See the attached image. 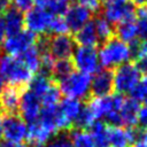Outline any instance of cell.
<instances>
[{
  "label": "cell",
  "mask_w": 147,
  "mask_h": 147,
  "mask_svg": "<svg viewBox=\"0 0 147 147\" xmlns=\"http://www.w3.org/2000/svg\"><path fill=\"white\" fill-rule=\"evenodd\" d=\"M99 62L106 70L116 69L127 63L132 57V47L122 40L113 37L105 41L98 51Z\"/></svg>",
  "instance_id": "obj_1"
},
{
  "label": "cell",
  "mask_w": 147,
  "mask_h": 147,
  "mask_svg": "<svg viewBox=\"0 0 147 147\" xmlns=\"http://www.w3.org/2000/svg\"><path fill=\"white\" fill-rule=\"evenodd\" d=\"M0 78L10 86L26 90L33 78V74L18 57L5 55L0 59Z\"/></svg>",
  "instance_id": "obj_2"
},
{
  "label": "cell",
  "mask_w": 147,
  "mask_h": 147,
  "mask_svg": "<svg viewBox=\"0 0 147 147\" xmlns=\"http://www.w3.org/2000/svg\"><path fill=\"white\" fill-rule=\"evenodd\" d=\"M91 82L92 77L90 75L74 71L68 77L59 82V88L61 94L70 99L82 100L86 99L91 94Z\"/></svg>",
  "instance_id": "obj_3"
},
{
  "label": "cell",
  "mask_w": 147,
  "mask_h": 147,
  "mask_svg": "<svg viewBox=\"0 0 147 147\" xmlns=\"http://www.w3.org/2000/svg\"><path fill=\"white\" fill-rule=\"evenodd\" d=\"M141 80V70L136 63H125L113 72V85L117 94L131 93Z\"/></svg>",
  "instance_id": "obj_4"
},
{
  "label": "cell",
  "mask_w": 147,
  "mask_h": 147,
  "mask_svg": "<svg viewBox=\"0 0 147 147\" xmlns=\"http://www.w3.org/2000/svg\"><path fill=\"white\" fill-rule=\"evenodd\" d=\"M124 98L121 94H109L106 96H93L86 103L95 121L106 118L113 111H119Z\"/></svg>",
  "instance_id": "obj_5"
},
{
  "label": "cell",
  "mask_w": 147,
  "mask_h": 147,
  "mask_svg": "<svg viewBox=\"0 0 147 147\" xmlns=\"http://www.w3.org/2000/svg\"><path fill=\"white\" fill-rule=\"evenodd\" d=\"M72 63L74 67L78 69L79 72L86 75H94L99 71L100 62L99 55L95 47H82L78 46L75 48L72 54Z\"/></svg>",
  "instance_id": "obj_6"
},
{
  "label": "cell",
  "mask_w": 147,
  "mask_h": 147,
  "mask_svg": "<svg viewBox=\"0 0 147 147\" xmlns=\"http://www.w3.org/2000/svg\"><path fill=\"white\" fill-rule=\"evenodd\" d=\"M28 125L18 114L2 116V137L7 142L22 144L26 139Z\"/></svg>",
  "instance_id": "obj_7"
},
{
  "label": "cell",
  "mask_w": 147,
  "mask_h": 147,
  "mask_svg": "<svg viewBox=\"0 0 147 147\" xmlns=\"http://www.w3.org/2000/svg\"><path fill=\"white\" fill-rule=\"evenodd\" d=\"M37 39H38L37 34H34L28 30H23L17 34L7 36V38L2 42L1 47L5 51L6 55L17 57L22 53H24L25 51H28L29 48L34 46L37 42Z\"/></svg>",
  "instance_id": "obj_8"
},
{
  "label": "cell",
  "mask_w": 147,
  "mask_h": 147,
  "mask_svg": "<svg viewBox=\"0 0 147 147\" xmlns=\"http://www.w3.org/2000/svg\"><path fill=\"white\" fill-rule=\"evenodd\" d=\"M53 15L44 8H31L24 15V26L34 34H46L49 30Z\"/></svg>",
  "instance_id": "obj_9"
},
{
  "label": "cell",
  "mask_w": 147,
  "mask_h": 147,
  "mask_svg": "<svg viewBox=\"0 0 147 147\" xmlns=\"http://www.w3.org/2000/svg\"><path fill=\"white\" fill-rule=\"evenodd\" d=\"M136 9L130 2H118L106 0L102 9V17L111 24H119L124 21L134 18Z\"/></svg>",
  "instance_id": "obj_10"
},
{
  "label": "cell",
  "mask_w": 147,
  "mask_h": 147,
  "mask_svg": "<svg viewBox=\"0 0 147 147\" xmlns=\"http://www.w3.org/2000/svg\"><path fill=\"white\" fill-rule=\"evenodd\" d=\"M47 51L54 60L71 59L75 51V41L68 34L49 36Z\"/></svg>",
  "instance_id": "obj_11"
},
{
  "label": "cell",
  "mask_w": 147,
  "mask_h": 147,
  "mask_svg": "<svg viewBox=\"0 0 147 147\" xmlns=\"http://www.w3.org/2000/svg\"><path fill=\"white\" fill-rule=\"evenodd\" d=\"M20 116L26 123H32L38 119L41 111V101L40 99L33 94L30 90H25L21 96L20 107H18Z\"/></svg>",
  "instance_id": "obj_12"
},
{
  "label": "cell",
  "mask_w": 147,
  "mask_h": 147,
  "mask_svg": "<svg viewBox=\"0 0 147 147\" xmlns=\"http://www.w3.org/2000/svg\"><path fill=\"white\" fill-rule=\"evenodd\" d=\"M138 137V132L133 127L109 126L107 131L108 147H131Z\"/></svg>",
  "instance_id": "obj_13"
},
{
  "label": "cell",
  "mask_w": 147,
  "mask_h": 147,
  "mask_svg": "<svg viewBox=\"0 0 147 147\" xmlns=\"http://www.w3.org/2000/svg\"><path fill=\"white\" fill-rule=\"evenodd\" d=\"M91 18H92V11H90L87 8L78 3H74L69 6V8L64 14V21L68 25L69 31H72L75 33L78 30H80L85 24L91 22Z\"/></svg>",
  "instance_id": "obj_14"
},
{
  "label": "cell",
  "mask_w": 147,
  "mask_h": 147,
  "mask_svg": "<svg viewBox=\"0 0 147 147\" xmlns=\"http://www.w3.org/2000/svg\"><path fill=\"white\" fill-rule=\"evenodd\" d=\"M25 90L15 86H3L0 91V111L5 115L17 114L21 96Z\"/></svg>",
  "instance_id": "obj_15"
},
{
  "label": "cell",
  "mask_w": 147,
  "mask_h": 147,
  "mask_svg": "<svg viewBox=\"0 0 147 147\" xmlns=\"http://www.w3.org/2000/svg\"><path fill=\"white\" fill-rule=\"evenodd\" d=\"M114 90L113 72L110 70H99L94 74L91 82V93L93 96H106L111 94Z\"/></svg>",
  "instance_id": "obj_16"
},
{
  "label": "cell",
  "mask_w": 147,
  "mask_h": 147,
  "mask_svg": "<svg viewBox=\"0 0 147 147\" xmlns=\"http://www.w3.org/2000/svg\"><path fill=\"white\" fill-rule=\"evenodd\" d=\"M54 136L39 119L32 122L28 126V133H26V140L34 147H41L44 146L51 137Z\"/></svg>",
  "instance_id": "obj_17"
},
{
  "label": "cell",
  "mask_w": 147,
  "mask_h": 147,
  "mask_svg": "<svg viewBox=\"0 0 147 147\" xmlns=\"http://www.w3.org/2000/svg\"><path fill=\"white\" fill-rule=\"evenodd\" d=\"M139 109H140V105L137 100H134L133 98L124 99L122 107L119 109L122 125H125L126 127H133L134 125H137Z\"/></svg>",
  "instance_id": "obj_18"
},
{
  "label": "cell",
  "mask_w": 147,
  "mask_h": 147,
  "mask_svg": "<svg viewBox=\"0 0 147 147\" xmlns=\"http://www.w3.org/2000/svg\"><path fill=\"white\" fill-rule=\"evenodd\" d=\"M3 21H5L7 36L17 34L21 31H23V28H24V15L16 7H10L5 13Z\"/></svg>",
  "instance_id": "obj_19"
},
{
  "label": "cell",
  "mask_w": 147,
  "mask_h": 147,
  "mask_svg": "<svg viewBox=\"0 0 147 147\" xmlns=\"http://www.w3.org/2000/svg\"><path fill=\"white\" fill-rule=\"evenodd\" d=\"M115 34H116L117 39L122 40L123 42H125L127 45L134 44L137 41V39L139 38L136 20L132 18V20H127V21H124V22L117 24L115 28Z\"/></svg>",
  "instance_id": "obj_20"
},
{
  "label": "cell",
  "mask_w": 147,
  "mask_h": 147,
  "mask_svg": "<svg viewBox=\"0 0 147 147\" xmlns=\"http://www.w3.org/2000/svg\"><path fill=\"white\" fill-rule=\"evenodd\" d=\"M74 41L82 47H95L99 44V38L94 28V23L91 21L85 24L80 30H78L75 33Z\"/></svg>",
  "instance_id": "obj_21"
},
{
  "label": "cell",
  "mask_w": 147,
  "mask_h": 147,
  "mask_svg": "<svg viewBox=\"0 0 147 147\" xmlns=\"http://www.w3.org/2000/svg\"><path fill=\"white\" fill-rule=\"evenodd\" d=\"M59 107H60L62 115L65 117V119L74 126V123L77 119V117L79 116L84 105L80 102V100L65 98L64 100H62L59 103Z\"/></svg>",
  "instance_id": "obj_22"
},
{
  "label": "cell",
  "mask_w": 147,
  "mask_h": 147,
  "mask_svg": "<svg viewBox=\"0 0 147 147\" xmlns=\"http://www.w3.org/2000/svg\"><path fill=\"white\" fill-rule=\"evenodd\" d=\"M20 61L34 75L39 72L40 69V52L38 51L37 46H32L24 53H22L20 56H17Z\"/></svg>",
  "instance_id": "obj_23"
},
{
  "label": "cell",
  "mask_w": 147,
  "mask_h": 147,
  "mask_svg": "<svg viewBox=\"0 0 147 147\" xmlns=\"http://www.w3.org/2000/svg\"><path fill=\"white\" fill-rule=\"evenodd\" d=\"M72 147H96L90 131L83 129H71L69 131Z\"/></svg>",
  "instance_id": "obj_24"
},
{
  "label": "cell",
  "mask_w": 147,
  "mask_h": 147,
  "mask_svg": "<svg viewBox=\"0 0 147 147\" xmlns=\"http://www.w3.org/2000/svg\"><path fill=\"white\" fill-rule=\"evenodd\" d=\"M74 63L71 59H65V60H55L52 69V78L59 83L60 80L64 79L68 77L70 74L74 72Z\"/></svg>",
  "instance_id": "obj_25"
},
{
  "label": "cell",
  "mask_w": 147,
  "mask_h": 147,
  "mask_svg": "<svg viewBox=\"0 0 147 147\" xmlns=\"http://www.w3.org/2000/svg\"><path fill=\"white\" fill-rule=\"evenodd\" d=\"M93 23H94V28H95L99 41L105 42V41H107V40H109L114 37L115 28L106 18H103L102 16H99L93 21Z\"/></svg>",
  "instance_id": "obj_26"
},
{
  "label": "cell",
  "mask_w": 147,
  "mask_h": 147,
  "mask_svg": "<svg viewBox=\"0 0 147 147\" xmlns=\"http://www.w3.org/2000/svg\"><path fill=\"white\" fill-rule=\"evenodd\" d=\"M88 130L96 147H108V142H107L108 125L106 123L101 121H96Z\"/></svg>",
  "instance_id": "obj_27"
},
{
  "label": "cell",
  "mask_w": 147,
  "mask_h": 147,
  "mask_svg": "<svg viewBox=\"0 0 147 147\" xmlns=\"http://www.w3.org/2000/svg\"><path fill=\"white\" fill-rule=\"evenodd\" d=\"M40 101H41V106H44V107H53V106H57L60 103L61 92H60L59 85L55 80L52 83V85L46 91V93L41 96Z\"/></svg>",
  "instance_id": "obj_28"
},
{
  "label": "cell",
  "mask_w": 147,
  "mask_h": 147,
  "mask_svg": "<svg viewBox=\"0 0 147 147\" xmlns=\"http://www.w3.org/2000/svg\"><path fill=\"white\" fill-rule=\"evenodd\" d=\"M132 57L136 59V64L142 71L147 72V40H142L132 48Z\"/></svg>",
  "instance_id": "obj_29"
},
{
  "label": "cell",
  "mask_w": 147,
  "mask_h": 147,
  "mask_svg": "<svg viewBox=\"0 0 147 147\" xmlns=\"http://www.w3.org/2000/svg\"><path fill=\"white\" fill-rule=\"evenodd\" d=\"M136 16L139 38H141L142 40H147V5L139 7L136 11Z\"/></svg>",
  "instance_id": "obj_30"
},
{
  "label": "cell",
  "mask_w": 147,
  "mask_h": 147,
  "mask_svg": "<svg viewBox=\"0 0 147 147\" xmlns=\"http://www.w3.org/2000/svg\"><path fill=\"white\" fill-rule=\"evenodd\" d=\"M44 147H72L69 132H60L49 139Z\"/></svg>",
  "instance_id": "obj_31"
},
{
  "label": "cell",
  "mask_w": 147,
  "mask_h": 147,
  "mask_svg": "<svg viewBox=\"0 0 147 147\" xmlns=\"http://www.w3.org/2000/svg\"><path fill=\"white\" fill-rule=\"evenodd\" d=\"M48 32L54 33V36L67 34L69 32V29H68V25L64 21V17L63 16H53Z\"/></svg>",
  "instance_id": "obj_32"
},
{
  "label": "cell",
  "mask_w": 147,
  "mask_h": 147,
  "mask_svg": "<svg viewBox=\"0 0 147 147\" xmlns=\"http://www.w3.org/2000/svg\"><path fill=\"white\" fill-rule=\"evenodd\" d=\"M130 94L131 98L138 102H144L145 106H147V78L141 79Z\"/></svg>",
  "instance_id": "obj_33"
},
{
  "label": "cell",
  "mask_w": 147,
  "mask_h": 147,
  "mask_svg": "<svg viewBox=\"0 0 147 147\" xmlns=\"http://www.w3.org/2000/svg\"><path fill=\"white\" fill-rule=\"evenodd\" d=\"M69 0H51L47 8L53 16H62L69 8Z\"/></svg>",
  "instance_id": "obj_34"
},
{
  "label": "cell",
  "mask_w": 147,
  "mask_h": 147,
  "mask_svg": "<svg viewBox=\"0 0 147 147\" xmlns=\"http://www.w3.org/2000/svg\"><path fill=\"white\" fill-rule=\"evenodd\" d=\"M78 5L87 8L90 11H98L102 7L103 0H76Z\"/></svg>",
  "instance_id": "obj_35"
},
{
  "label": "cell",
  "mask_w": 147,
  "mask_h": 147,
  "mask_svg": "<svg viewBox=\"0 0 147 147\" xmlns=\"http://www.w3.org/2000/svg\"><path fill=\"white\" fill-rule=\"evenodd\" d=\"M137 124L144 129L147 130V106L140 107L139 113H138V118H137Z\"/></svg>",
  "instance_id": "obj_36"
},
{
  "label": "cell",
  "mask_w": 147,
  "mask_h": 147,
  "mask_svg": "<svg viewBox=\"0 0 147 147\" xmlns=\"http://www.w3.org/2000/svg\"><path fill=\"white\" fill-rule=\"evenodd\" d=\"M15 7L21 10V11H28L29 9H31V6L33 3V0H14Z\"/></svg>",
  "instance_id": "obj_37"
},
{
  "label": "cell",
  "mask_w": 147,
  "mask_h": 147,
  "mask_svg": "<svg viewBox=\"0 0 147 147\" xmlns=\"http://www.w3.org/2000/svg\"><path fill=\"white\" fill-rule=\"evenodd\" d=\"M6 26H5V21H3V17L0 16V47L2 45V42L5 41L6 39Z\"/></svg>",
  "instance_id": "obj_38"
},
{
  "label": "cell",
  "mask_w": 147,
  "mask_h": 147,
  "mask_svg": "<svg viewBox=\"0 0 147 147\" xmlns=\"http://www.w3.org/2000/svg\"><path fill=\"white\" fill-rule=\"evenodd\" d=\"M10 8V0H0V15L5 14Z\"/></svg>",
  "instance_id": "obj_39"
},
{
  "label": "cell",
  "mask_w": 147,
  "mask_h": 147,
  "mask_svg": "<svg viewBox=\"0 0 147 147\" xmlns=\"http://www.w3.org/2000/svg\"><path fill=\"white\" fill-rule=\"evenodd\" d=\"M0 147H29L28 145L25 144H11V142H7V141H3L0 144Z\"/></svg>",
  "instance_id": "obj_40"
},
{
  "label": "cell",
  "mask_w": 147,
  "mask_h": 147,
  "mask_svg": "<svg viewBox=\"0 0 147 147\" xmlns=\"http://www.w3.org/2000/svg\"><path fill=\"white\" fill-rule=\"evenodd\" d=\"M49 1H51V0H33V3H34L38 8H44V9H45V7L48 6Z\"/></svg>",
  "instance_id": "obj_41"
},
{
  "label": "cell",
  "mask_w": 147,
  "mask_h": 147,
  "mask_svg": "<svg viewBox=\"0 0 147 147\" xmlns=\"http://www.w3.org/2000/svg\"><path fill=\"white\" fill-rule=\"evenodd\" d=\"M132 3L138 7H141V6L147 5V0H132Z\"/></svg>",
  "instance_id": "obj_42"
},
{
  "label": "cell",
  "mask_w": 147,
  "mask_h": 147,
  "mask_svg": "<svg viewBox=\"0 0 147 147\" xmlns=\"http://www.w3.org/2000/svg\"><path fill=\"white\" fill-rule=\"evenodd\" d=\"M132 147H147V145L141 140V141H136V142L132 145Z\"/></svg>",
  "instance_id": "obj_43"
},
{
  "label": "cell",
  "mask_w": 147,
  "mask_h": 147,
  "mask_svg": "<svg viewBox=\"0 0 147 147\" xmlns=\"http://www.w3.org/2000/svg\"><path fill=\"white\" fill-rule=\"evenodd\" d=\"M2 137V113L0 111V139Z\"/></svg>",
  "instance_id": "obj_44"
},
{
  "label": "cell",
  "mask_w": 147,
  "mask_h": 147,
  "mask_svg": "<svg viewBox=\"0 0 147 147\" xmlns=\"http://www.w3.org/2000/svg\"><path fill=\"white\" fill-rule=\"evenodd\" d=\"M142 141L147 145V130H145V133H144V136H142Z\"/></svg>",
  "instance_id": "obj_45"
},
{
  "label": "cell",
  "mask_w": 147,
  "mask_h": 147,
  "mask_svg": "<svg viewBox=\"0 0 147 147\" xmlns=\"http://www.w3.org/2000/svg\"><path fill=\"white\" fill-rule=\"evenodd\" d=\"M2 82H3V80L0 78V91H1V90H2V87H3V83H2Z\"/></svg>",
  "instance_id": "obj_46"
},
{
  "label": "cell",
  "mask_w": 147,
  "mask_h": 147,
  "mask_svg": "<svg viewBox=\"0 0 147 147\" xmlns=\"http://www.w3.org/2000/svg\"><path fill=\"white\" fill-rule=\"evenodd\" d=\"M108 1H118V2H126L127 0H108Z\"/></svg>",
  "instance_id": "obj_47"
}]
</instances>
